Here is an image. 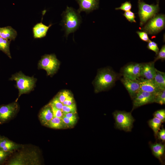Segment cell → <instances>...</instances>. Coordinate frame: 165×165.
Listing matches in <instances>:
<instances>
[{
  "label": "cell",
  "instance_id": "cell-1",
  "mask_svg": "<svg viewBox=\"0 0 165 165\" xmlns=\"http://www.w3.org/2000/svg\"><path fill=\"white\" fill-rule=\"evenodd\" d=\"M118 77L117 74L110 68L100 70L94 82L95 92L105 91L112 87Z\"/></svg>",
  "mask_w": 165,
  "mask_h": 165
},
{
  "label": "cell",
  "instance_id": "cell-2",
  "mask_svg": "<svg viewBox=\"0 0 165 165\" xmlns=\"http://www.w3.org/2000/svg\"><path fill=\"white\" fill-rule=\"evenodd\" d=\"M62 19L61 25L65 31L67 37L73 33L79 28L81 22V18L77 11L71 7L67 6L62 14Z\"/></svg>",
  "mask_w": 165,
  "mask_h": 165
},
{
  "label": "cell",
  "instance_id": "cell-3",
  "mask_svg": "<svg viewBox=\"0 0 165 165\" xmlns=\"http://www.w3.org/2000/svg\"><path fill=\"white\" fill-rule=\"evenodd\" d=\"M10 79L15 80L16 82V86L19 92L18 98L22 94L28 93L32 90L36 81L35 78L26 76L21 72L13 75Z\"/></svg>",
  "mask_w": 165,
  "mask_h": 165
},
{
  "label": "cell",
  "instance_id": "cell-4",
  "mask_svg": "<svg viewBox=\"0 0 165 165\" xmlns=\"http://www.w3.org/2000/svg\"><path fill=\"white\" fill-rule=\"evenodd\" d=\"M113 115L117 129L126 132L131 131L134 119L130 112L116 110Z\"/></svg>",
  "mask_w": 165,
  "mask_h": 165
},
{
  "label": "cell",
  "instance_id": "cell-5",
  "mask_svg": "<svg viewBox=\"0 0 165 165\" xmlns=\"http://www.w3.org/2000/svg\"><path fill=\"white\" fill-rule=\"evenodd\" d=\"M138 14L140 18V24L142 26L148 20L152 17L159 10V0L156 5H149L143 1L138 0Z\"/></svg>",
  "mask_w": 165,
  "mask_h": 165
},
{
  "label": "cell",
  "instance_id": "cell-6",
  "mask_svg": "<svg viewBox=\"0 0 165 165\" xmlns=\"http://www.w3.org/2000/svg\"><path fill=\"white\" fill-rule=\"evenodd\" d=\"M35 151L21 152L17 154L8 163L9 165H38V157Z\"/></svg>",
  "mask_w": 165,
  "mask_h": 165
},
{
  "label": "cell",
  "instance_id": "cell-7",
  "mask_svg": "<svg viewBox=\"0 0 165 165\" xmlns=\"http://www.w3.org/2000/svg\"><path fill=\"white\" fill-rule=\"evenodd\" d=\"M59 65V61L54 54H46L39 61L38 67L45 70L48 75L52 76L56 72Z\"/></svg>",
  "mask_w": 165,
  "mask_h": 165
},
{
  "label": "cell",
  "instance_id": "cell-8",
  "mask_svg": "<svg viewBox=\"0 0 165 165\" xmlns=\"http://www.w3.org/2000/svg\"><path fill=\"white\" fill-rule=\"evenodd\" d=\"M165 16L163 14L156 15L151 18L144 27L143 30L147 34H156L165 27Z\"/></svg>",
  "mask_w": 165,
  "mask_h": 165
},
{
  "label": "cell",
  "instance_id": "cell-9",
  "mask_svg": "<svg viewBox=\"0 0 165 165\" xmlns=\"http://www.w3.org/2000/svg\"><path fill=\"white\" fill-rule=\"evenodd\" d=\"M155 94L140 90L133 100L132 110L148 104L154 103Z\"/></svg>",
  "mask_w": 165,
  "mask_h": 165
},
{
  "label": "cell",
  "instance_id": "cell-10",
  "mask_svg": "<svg viewBox=\"0 0 165 165\" xmlns=\"http://www.w3.org/2000/svg\"><path fill=\"white\" fill-rule=\"evenodd\" d=\"M141 63H130L125 65L121 70L123 77L132 79H138L140 77Z\"/></svg>",
  "mask_w": 165,
  "mask_h": 165
},
{
  "label": "cell",
  "instance_id": "cell-11",
  "mask_svg": "<svg viewBox=\"0 0 165 165\" xmlns=\"http://www.w3.org/2000/svg\"><path fill=\"white\" fill-rule=\"evenodd\" d=\"M18 108V105L16 102L0 106V123H4L11 119Z\"/></svg>",
  "mask_w": 165,
  "mask_h": 165
},
{
  "label": "cell",
  "instance_id": "cell-12",
  "mask_svg": "<svg viewBox=\"0 0 165 165\" xmlns=\"http://www.w3.org/2000/svg\"><path fill=\"white\" fill-rule=\"evenodd\" d=\"M120 80L132 99L140 90L139 80L132 79L123 77Z\"/></svg>",
  "mask_w": 165,
  "mask_h": 165
},
{
  "label": "cell",
  "instance_id": "cell-13",
  "mask_svg": "<svg viewBox=\"0 0 165 165\" xmlns=\"http://www.w3.org/2000/svg\"><path fill=\"white\" fill-rule=\"evenodd\" d=\"M154 63V61L141 63L140 78L153 80L156 74V69L155 67Z\"/></svg>",
  "mask_w": 165,
  "mask_h": 165
},
{
  "label": "cell",
  "instance_id": "cell-14",
  "mask_svg": "<svg viewBox=\"0 0 165 165\" xmlns=\"http://www.w3.org/2000/svg\"><path fill=\"white\" fill-rule=\"evenodd\" d=\"M79 5L77 10L80 13L82 11L89 13L98 8L99 0H76Z\"/></svg>",
  "mask_w": 165,
  "mask_h": 165
},
{
  "label": "cell",
  "instance_id": "cell-15",
  "mask_svg": "<svg viewBox=\"0 0 165 165\" xmlns=\"http://www.w3.org/2000/svg\"><path fill=\"white\" fill-rule=\"evenodd\" d=\"M138 80L140 84V90L155 94L160 90L156 85L153 80L140 78Z\"/></svg>",
  "mask_w": 165,
  "mask_h": 165
},
{
  "label": "cell",
  "instance_id": "cell-16",
  "mask_svg": "<svg viewBox=\"0 0 165 165\" xmlns=\"http://www.w3.org/2000/svg\"><path fill=\"white\" fill-rule=\"evenodd\" d=\"M39 117L41 122L44 125H45L53 117L51 108L49 104L42 109Z\"/></svg>",
  "mask_w": 165,
  "mask_h": 165
},
{
  "label": "cell",
  "instance_id": "cell-17",
  "mask_svg": "<svg viewBox=\"0 0 165 165\" xmlns=\"http://www.w3.org/2000/svg\"><path fill=\"white\" fill-rule=\"evenodd\" d=\"M52 25V24H50L47 26L42 22L36 24L33 28L34 37L35 38H41L45 36L48 29Z\"/></svg>",
  "mask_w": 165,
  "mask_h": 165
},
{
  "label": "cell",
  "instance_id": "cell-18",
  "mask_svg": "<svg viewBox=\"0 0 165 165\" xmlns=\"http://www.w3.org/2000/svg\"><path fill=\"white\" fill-rule=\"evenodd\" d=\"M17 35V32L10 26L1 28V37L10 40H14Z\"/></svg>",
  "mask_w": 165,
  "mask_h": 165
},
{
  "label": "cell",
  "instance_id": "cell-19",
  "mask_svg": "<svg viewBox=\"0 0 165 165\" xmlns=\"http://www.w3.org/2000/svg\"><path fill=\"white\" fill-rule=\"evenodd\" d=\"M150 147L153 155L162 162L161 157L165 150L164 145L160 143H156L151 144Z\"/></svg>",
  "mask_w": 165,
  "mask_h": 165
},
{
  "label": "cell",
  "instance_id": "cell-20",
  "mask_svg": "<svg viewBox=\"0 0 165 165\" xmlns=\"http://www.w3.org/2000/svg\"><path fill=\"white\" fill-rule=\"evenodd\" d=\"M47 127L55 129H64L68 128L61 118L53 117L45 125Z\"/></svg>",
  "mask_w": 165,
  "mask_h": 165
},
{
  "label": "cell",
  "instance_id": "cell-21",
  "mask_svg": "<svg viewBox=\"0 0 165 165\" xmlns=\"http://www.w3.org/2000/svg\"><path fill=\"white\" fill-rule=\"evenodd\" d=\"M153 80L160 89H165V73L156 69V74Z\"/></svg>",
  "mask_w": 165,
  "mask_h": 165
},
{
  "label": "cell",
  "instance_id": "cell-22",
  "mask_svg": "<svg viewBox=\"0 0 165 165\" xmlns=\"http://www.w3.org/2000/svg\"><path fill=\"white\" fill-rule=\"evenodd\" d=\"M148 123L150 127L152 130L155 135L157 136V134L160 130L162 123V121L154 117L148 121Z\"/></svg>",
  "mask_w": 165,
  "mask_h": 165
},
{
  "label": "cell",
  "instance_id": "cell-23",
  "mask_svg": "<svg viewBox=\"0 0 165 165\" xmlns=\"http://www.w3.org/2000/svg\"><path fill=\"white\" fill-rule=\"evenodd\" d=\"M10 41L0 37V50L5 53L9 58H11L9 50Z\"/></svg>",
  "mask_w": 165,
  "mask_h": 165
},
{
  "label": "cell",
  "instance_id": "cell-24",
  "mask_svg": "<svg viewBox=\"0 0 165 165\" xmlns=\"http://www.w3.org/2000/svg\"><path fill=\"white\" fill-rule=\"evenodd\" d=\"M154 103L161 105L165 104V89H160L155 94Z\"/></svg>",
  "mask_w": 165,
  "mask_h": 165
},
{
  "label": "cell",
  "instance_id": "cell-25",
  "mask_svg": "<svg viewBox=\"0 0 165 165\" xmlns=\"http://www.w3.org/2000/svg\"><path fill=\"white\" fill-rule=\"evenodd\" d=\"M63 114L68 113H77V108L75 103L69 105H63L61 109Z\"/></svg>",
  "mask_w": 165,
  "mask_h": 165
},
{
  "label": "cell",
  "instance_id": "cell-26",
  "mask_svg": "<svg viewBox=\"0 0 165 165\" xmlns=\"http://www.w3.org/2000/svg\"><path fill=\"white\" fill-rule=\"evenodd\" d=\"M61 119L68 128L73 127L77 121V118H68L63 116Z\"/></svg>",
  "mask_w": 165,
  "mask_h": 165
},
{
  "label": "cell",
  "instance_id": "cell-27",
  "mask_svg": "<svg viewBox=\"0 0 165 165\" xmlns=\"http://www.w3.org/2000/svg\"><path fill=\"white\" fill-rule=\"evenodd\" d=\"M154 117H155L162 121V123L165 121V110L161 109L155 112L153 114Z\"/></svg>",
  "mask_w": 165,
  "mask_h": 165
},
{
  "label": "cell",
  "instance_id": "cell-28",
  "mask_svg": "<svg viewBox=\"0 0 165 165\" xmlns=\"http://www.w3.org/2000/svg\"><path fill=\"white\" fill-rule=\"evenodd\" d=\"M147 47L149 50L155 52L156 55H157L159 51L157 44L150 40L148 42Z\"/></svg>",
  "mask_w": 165,
  "mask_h": 165
},
{
  "label": "cell",
  "instance_id": "cell-29",
  "mask_svg": "<svg viewBox=\"0 0 165 165\" xmlns=\"http://www.w3.org/2000/svg\"><path fill=\"white\" fill-rule=\"evenodd\" d=\"M157 56L153 61L155 62L158 60H161L163 61L165 60V46L163 45L160 50L159 51Z\"/></svg>",
  "mask_w": 165,
  "mask_h": 165
},
{
  "label": "cell",
  "instance_id": "cell-30",
  "mask_svg": "<svg viewBox=\"0 0 165 165\" xmlns=\"http://www.w3.org/2000/svg\"><path fill=\"white\" fill-rule=\"evenodd\" d=\"M123 15L131 23L136 22L135 20V13L131 11L125 12L123 13Z\"/></svg>",
  "mask_w": 165,
  "mask_h": 165
},
{
  "label": "cell",
  "instance_id": "cell-31",
  "mask_svg": "<svg viewBox=\"0 0 165 165\" xmlns=\"http://www.w3.org/2000/svg\"><path fill=\"white\" fill-rule=\"evenodd\" d=\"M71 94V93L68 91L64 90L60 92L57 96L60 101L63 103L67 98Z\"/></svg>",
  "mask_w": 165,
  "mask_h": 165
},
{
  "label": "cell",
  "instance_id": "cell-32",
  "mask_svg": "<svg viewBox=\"0 0 165 165\" xmlns=\"http://www.w3.org/2000/svg\"><path fill=\"white\" fill-rule=\"evenodd\" d=\"M132 5L129 1H126L121 4L120 7L115 8L116 10H121L125 12L130 10L132 8Z\"/></svg>",
  "mask_w": 165,
  "mask_h": 165
},
{
  "label": "cell",
  "instance_id": "cell-33",
  "mask_svg": "<svg viewBox=\"0 0 165 165\" xmlns=\"http://www.w3.org/2000/svg\"><path fill=\"white\" fill-rule=\"evenodd\" d=\"M53 117L61 118L63 116V113L61 110L58 109L53 105L50 104Z\"/></svg>",
  "mask_w": 165,
  "mask_h": 165
},
{
  "label": "cell",
  "instance_id": "cell-34",
  "mask_svg": "<svg viewBox=\"0 0 165 165\" xmlns=\"http://www.w3.org/2000/svg\"><path fill=\"white\" fill-rule=\"evenodd\" d=\"M50 104L54 106L57 108L61 110L63 105L57 96L54 97Z\"/></svg>",
  "mask_w": 165,
  "mask_h": 165
},
{
  "label": "cell",
  "instance_id": "cell-35",
  "mask_svg": "<svg viewBox=\"0 0 165 165\" xmlns=\"http://www.w3.org/2000/svg\"><path fill=\"white\" fill-rule=\"evenodd\" d=\"M136 33L142 40L147 42H148L150 40L148 34L145 32L138 31Z\"/></svg>",
  "mask_w": 165,
  "mask_h": 165
},
{
  "label": "cell",
  "instance_id": "cell-36",
  "mask_svg": "<svg viewBox=\"0 0 165 165\" xmlns=\"http://www.w3.org/2000/svg\"><path fill=\"white\" fill-rule=\"evenodd\" d=\"M75 103L74 99L71 94L62 103L63 105H69Z\"/></svg>",
  "mask_w": 165,
  "mask_h": 165
},
{
  "label": "cell",
  "instance_id": "cell-37",
  "mask_svg": "<svg viewBox=\"0 0 165 165\" xmlns=\"http://www.w3.org/2000/svg\"><path fill=\"white\" fill-rule=\"evenodd\" d=\"M157 136L160 140L163 141H164L165 140V129L162 128L161 129H160L157 134Z\"/></svg>",
  "mask_w": 165,
  "mask_h": 165
},
{
  "label": "cell",
  "instance_id": "cell-38",
  "mask_svg": "<svg viewBox=\"0 0 165 165\" xmlns=\"http://www.w3.org/2000/svg\"><path fill=\"white\" fill-rule=\"evenodd\" d=\"M9 154V152H4L0 149V162L5 160Z\"/></svg>",
  "mask_w": 165,
  "mask_h": 165
},
{
  "label": "cell",
  "instance_id": "cell-39",
  "mask_svg": "<svg viewBox=\"0 0 165 165\" xmlns=\"http://www.w3.org/2000/svg\"><path fill=\"white\" fill-rule=\"evenodd\" d=\"M63 116L68 118H77V113H73L63 114Z\"/></svg>",
  "mask_w": 165,
  "mask_h": 165
},
{
  "label": "cell",
  "instance_id": "cell-40",
  "mask_svg": "<svg viewBox=\"0 0 165 165\" xmlns=\"http://www.w3.org/2000/svg\"><path fill=\"white\" fill-rule=\"evenodd\" d=\"M1 28L0 27V37H1Z\"/></svg>",
  "mask_w": 165,
  "mask_h": 165
},
{
  "label": "cell",
  "instance_id": "cell-41",
  "mask_svg": "<svg viewBox=\"0 0 165 165\" xmlns=\"http://www.w3.org/2000/svg\"><path fill=\"white\" fill-rule=\"evenodd\" d=\"M1 138H2V137H0V141H1Z\"/></svg>",
  "mask_w": 165,
  "mask_h": 165
}]
</instances>
